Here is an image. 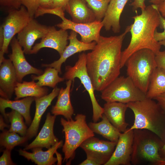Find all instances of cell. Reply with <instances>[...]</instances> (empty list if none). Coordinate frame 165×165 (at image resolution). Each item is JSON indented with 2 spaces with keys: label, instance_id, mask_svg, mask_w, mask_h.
I'll list each match as a JSON object with an SVG mask.
<instances>
[{
  "label": "cell",
  "instance_id": "8d00e7d4",
  "mask_svg": "<svg viewBox=\"0 0 165 165\" xmlns=\"http://www.w3.org/2000/svg\"><path fill=\"white\" fill-rule=\"evenodd\" d=\"M11 150L6 148L3 152V154L0 158V165H15L11 158Z\"/></svg>",
  "mask_w": 165,
  "mask_h": 165
},
{
  "label": "cell",
  "instance_id": "4fadbf2b",
  "mask_svg": "<svg viewBox=\"0 0 165 165\" xmlns=\"http://www.w3.org/2000/svg\"><path fill=\"white\" fill-rule=\"evenodd\" d=\"M134 130L121 133L113 153L105 165H130L132 152Z\"/></svg>",
  "mask_w": 165,
  "mask_h": 165
},
{
  "label": "cell",
  "instance_id": "9c48e42d",
  "mask_svg": "<svg viewBox=\"0 0 165 165\" xmlns=\"http://www.w3.org/2000/svg\"><path fill=\"white\" fill-rule=\"evenodd\" d=\"M64 76L65 79L72 81L75 78H78L87 91L92 106V119L93 122H97L101 118L104 109L98 103L95 96V90L86 68V54L83 53L79 54L75 65L66 66Z\"/></svg>",
  "mask_w": 165,
  "mask_h": 165
},
{
  "label": "cell",
  "instance_id": "cb8c5ba5",
  "mask_svg": "<svg viewBox=\"0 0 165 165\" xmlns=\"http://www.w3.org/2000/svg\"><path fill=\"white\" fill-rule=\"evenodd\" d=\"M84 0H70L65 10L72 21L76 23H87L96 20L94 14Z\"/></svg>",
  "mask_w": 165,
  "mask_h": 165
},
{
  "label": "cell",
  "instance_id": "7c38bea8",
  "mask_svg": "<svg viewBox=\"0 0 165 165\" xmlns=\"http://www.w3.org/2000/svg\"><path fill=\"white\" fill-rule=\"evenodd\" d=\"M53 26L41 24L32 18L18 34L17 39L26 54H30L32 46L38 39H42L52 29Z\"/></svg>",
  "mask_w": 165,
  "mask_h": 165
},
{
  "label": "cell",
  "instance_id": "8992f818",
  "mask_svg": "<svg viewBox=\"0 0 165 165\" xmlns=\"http://www.w3.org/2000/svg\"><path fill=\"white\" fill-rule=\"evenodd\" d=\"M86 115L77 114L74 120L61 118V123L65 135V142L62 146L64 154L63 162L70 164L75 156V151L88 138L94 136L86 120Z\"/></svg>",
  "mask_w": 165,
  "mask_h": 165
},
{
  "label": "cell",
  "instance_id": "7402d4cb",
  "mask_svg": "<svg viewBox=\"0 0 165 165\" xmlns=\"http://www.w3.org/2000/svg\"><path fill=\"white\" fill-rule=\"evenodd\" d=\"M129 0H111L102 20L103 27L107 31L112 29L114 33L120 30V19L124 7Z\"/></svg>",
  "mask_w": 165,
  "mask_h": 165
},
{
  "label": "cell",
  "instance_id": "f546056e",
  "mask_svg": "<svg viewBox=\"0 0 165 165\" xmlns=\"http://www.w3.org/2000/svg\"><path fill=\"white\" fill-rule=\"evenodd\" d=\"M17 134L4 130L0 134L1 146L12 150L15 147L24 143L28 140L26 136H20Z\"/></svg>",
  "mask_w": 165,
  "mask_h": 165
},
{
  "label": "cell",
  "instance_id": "ac0fdd59",
  "mask_svg": "<svg viewBox=\"0 0 165 165\" xmlns=\"http://www.w3.org/2000/svg\"><path fill=\"white\" fill-rule=\"evenodd\" d=\"M0 65V95L2 97L10 99L18 82L16 73L9 59L5 58Z\"/></svg>",
  "mask_w": 165,
  "mask_h": 165
},
{
  "label": "cell",
  "instance_id": "f1b7e54d",
  "mask_svg": "<svg viewBox=\"0 0 165 165\" xmlns=\"http://www.w3.org/2000/svg\"><path fill=\"white\" fill-rule=\"evenodd\" d=\"M59 73L55 68L47 67L42 74L38 76L32 75L31 77L32 80H38L36 83L40 86H48L54 88L58 83L65 79L59 76Z\"/></svg>",
  "mask_w": 165,
  "mask_h": 165
},
{
  "label": "cell",
  "instance_id": "d6986e66",
  "mask_svg": "<svg viewBox=\"0 0 165 165\" xmlns=\"http://www.w3.org/2000/svg\"><path fill=\"white\" fill-rule=\"evenodd\" d=\"M60 90L55 87L49 94L40 97L35 98L36 109L35 116L25 135L28 139L37 134L42 116L53 100L58 96Z\"/></svg>",
  "mask_w": 165,
  "mask_h": 165
},
{
  "label": "cell",
  "instance_id": "bcb514c9",
  "mask_svg": "<svg viewBox=\"0 0 165 165\" xmlns=\"http://www.w3.org/2000/svg\"><path fill=\"white\" fill-rule=\"evenodd\" d=\"M159 43L160 45H161V46H164L165 48V40L159 42ZM164 51H165V49Z\"/></svg>",
  "mask_w": 165,
  "mask_h": 165
},
{
  "label": "cell",
  "instance_id": "3957f363",
  "mask_svg": "<svg viewBox=\"0 0 165 165\" xmlns=\"http://www.w3.org/2000/svg\"><path fill=\"white\" fill-rule=\"evenodd\" d=\"M152 99L146 97L127 104L134 116V124L129 129L149 130L157 135L165 144V113Z\"/></svg>",
  "mask_w": 165,
  "mask_h": 165
},
{
  "label": "cell",
  "instance_id": "60d3db41",
  "mask_svg": "<svg viewBox=\"0 0 165 165\" xmlns=\"http://www.w3.org/2000/svg\"><path fill=\"white\" fill-rule=\"evenodd\" d=\"M154 99L156 100L158 105L165 113V93L157 96Z\"/></svg>",
  "mask_w": 165,
  "mask_h": 165
},
{
  "label": "cell",
  "instance_id": "f6af8a7d",
  "mask_svg": "<svg viewBox=\"0 0 165 165\" xmlns=\"http://www.w3.org/2000/svg\"><path fill=\"white\" fill-rule=\"evenodd\" d=\"M160 153L161 157L165 159V143L160 149Z\"/></svg>",
  "mask_w": 165,
  "mask_h": 165
},
{
  "label": "cell",
  "instance_id": "277c9868",
  "mask_svg": "<svg viewBox=\"0 0 165 165\" xmlns=\"http://www.w3.org/2000/svg\"><path fill=\"white\" fill-rule=\"evenodd\" d=\"M133 130L131 163L165 165V159L160 153V149L164 144L161 139L155 134L147 130Z\"/></svg>",
  "mask_w": 165,
  "mask_h": 165
},
{
  "label": "cell",
  "instance_id": "836d02e7",
  "mask_svg": "<svg viewBox=\"0 0 165 165\" xmlns=\"http://www.w3.org/2000/svg\"><path fill=\"white\" fill-rule=\"evenodd\" d=\"M22 5L27 9L30 16L34 18L39 7L40 0H20Z\"/></svg>",
  "mask_w": 165,
  "mask_h": 165
},
{
  "label": "cell",
  "instance_id": "e0dca14e",
  "mask_svg": "<svg viewBox=\"0 0 165 165\" xmlns=\"http://www.w3.org/2000/svg\"><path fill=\"white\" fill-rule=\"evenodd\" d=\"M56 116L51 115L49 112L47 114L45 123L38 134L32 142L25 146L24 150L36 147L45 148L48 149L59 141L53 132Z\"/></svg>",
  "mask_w": 165,
  "mask_h": 165
},
{
  "label": "cell",
  "instance_id": "b9f144b4",
  "mask_svg": "<svg viewBox=\"0 0 165 165\" xmlns=\"http://www.w3.org/2000/svg\"><path fill=\"white\" fill-rule=\"evenodd\" d=\"M53 0H40L39 7L45 8H52V7Z\"/></svg>",
  "mask_w": 165,
  "mask_h": 165
},
{
  "label": "cell",
  "instance_id": "d4e9b609",
  "mask_svg": "<svg viewBox=\"0 0 165 165\" xmlns=\"http://www.w3.org/2000/svg\"><path fill=\"white\" fill-rule=\"evenodd\" d=\"M72 82L71 80H68L66 82V88H61L60 89L56 103L52 106L51 110L53 115L62 116L67 120L72 119L74 113L70 96Z\"/></svg>",
  "mask_w": 165,
  "mask_h": 165
},
{
  "label": "cell",
  "instance_id": "44dd1931",
  "mask_svg": "<svg viewBox=\"0 0 165 165\" xmlns=\"http://www.w3.org/2000/svg\"><path fill=\"white\" fill-rule=\"evenodd\" d=\"M103 114L121 133L125 131L128 124L125 121V115L128 108L127 104L119 102H106L104 105Z\"/></svg>",
  "mask_w": 165,
  "mask_h": 165
},
{
  "label": "cell",
  "instance_id": "9a60e30c",
  "mask_svg": "<svg viewBox=\"0 0 165 165\" xmlns=\"http://www.w3.org/2000/svg\"><path fill=\"white\" fill-rule=\"evenodd\" d=\"M68 37L67 30H57L53 26L40 42L32 47L30 54H35L42 48L47 47L56 50L61 56L67 46Z\"/></svg>",
  "mask_w": 165,
  "mask_h": 165
},
{
  "label": "cell",
  "instance_id": "52a82bcc",
  "mask_svg": "<svg viewBox=\"0 0 165 165\" xmlns=\"http://www.w3.org/2000/svg\"><path fill=\"white\" fill-rule=\"evenodd\" d=\"M101 92V98L106 102L127 104L146 97V94L138 88L128 76H119Z\"/></svg>",
  "mask_w": 165,
  "mask_h": 165
},
{
  "label": "cell",
  "instance_id": "1f68e13d",
  "mask_svg": "<svg viewBox=\"0 0 165 165\" xmlns=\"http://www.w3.org/2000/svg\"><path fill=\"white\" fill-rule=\"evenodd\" d=\"M93 12L96 20L102 21L111 0H84Z\"/></svg>",
  "mask_w": 165,
  "mask_h": 165
},
{
  "label": "cell",
  "instance_id": "4316f807",
  "mask_svg": "<svg viewBox=\"0 0 165 165\" xmlns=\"http://www.w3.org/2000/svg\"><path fill=\"white\" fill-rule=\"evenodd\" d=\"M14 91L15 100L28 97L38 98L47 94L48 89L38 86L34 80L31 82H17Z\"/></svg>",
  "mask_w": 165,
  "mask_h": 165
},
{
  "label": "cell",
  "instance_id": "e575fe53",
  "mask_svg": "<svg viewBox=\"0 0 165 165\" xmlns=\"http://www.w3.org/2000/svg\"><path fill=\"white\" fill-rule=\"evenodd\" d=\"M158 13L160 21V28L161 29H164V31L162 32H158L157 29L155 32L154 38L156 41L159 42L165 40V18L161 15L159 11Z\"/></svg>",
  "mask_w": 165,
  "mask_h": 165
},
{
  "label": "cell",
  "instance_id": "74e56055",
  "mask_svg": "<svg viewBox=\"0 0 165 165\" xmlns=\"http://www.w3.org/2000/svg\"><path fill=\"white\" fill-rule=\"evenodd\" d=\"M0 4L1 6L10 9H19L22 5L20 0H0Z\"/></svg>",
  "mask_w": 165,
  "mask_h": 165
},
{
  "label": "cell",
  "instance_id": "5bb4252c",
  "mask_svg": "<svg viewBox=\"0 0 165 165\" xmlns=\"http://www.w3.org/2000/svg\"><path fill=\"white\" fill-rule=\"evenodd\" d=\"M10 43L12 52L9 57L15 68L18 82H22L23 78L28 75L34 74L40 75L43 73L42 70L33 67L27 61L22 47L15 36Z\"/></svg>",
  "mask_w": 165,
  "mask_h": 165
},
{
  "label": "cell",
  "instance_id": "5b68a950",
  "mask_svg": "<svg viewBox=\"0 0 165 165\" xmlns=\"http://www.w3.org/2000/svg\"><path fill=\"white\" fill-rule=\"evenodd\" d=\"M155 56L151 50L143 49L133 53L125 64L127 76L146 95L152 75L157 67Z\"/></svg>",
  "mask_w": 165,
  "mask_h": 165
},
{
  "label": "cell",
  "instance_id": "ba28073f",
  "mask_svg": "<svg viewBox=\"0 0 165 165\" xmlns=\"http://www.w3.org/2000/svg\"><path fill=\"white\" fill-rule=\"evenodd\" d=\"M32 18L27 9L22 5L18 9H10L0 27V43H3L0 49V64L5 59L4 56L8 53V46L16 34L28 24Z\"/></svg>",
  "mask_w": 165,
  "mask_h": 165
},
{
  "label": "cell",
  "instance_id": "8fae6325",
  "mask_svg": "<svg viewBox=\"0 0 165 165\" xmlns=\"http://www.w3.org/2000/svg\"><path fill=\"white\" fill-rule=\"evenodd\" d=\"M62 21L57 26L64 30L70 29L79 34L81 41L85 43L93 41L97 42L101 36L100 32L103 25L102 21H95L87 23H76L63 16Z\"/></svg>",
  "mask_w": 165,
  "mask_h": 165
},
{
  "label": "cell",
  "instance_id": "7bdbcfd3",
  "mask_svg": "<svg viewBox=\"0 0 165 165\" xmlns=\"http://www.w3.org/2000/svg\"><path fill=\"white\" fill-rule=\"evenodd\" d=\"M156 6L158 10L161 15L165 17V0H164L160 4Z\"/></svg>",
  "mask_w": 165,
  "mask_h": 165
},
{
  "label": "cell",
  "instance_id": "6da1fadb",
  "mask_svg": "<svg viewBox=\"0 0 165 165\" xmlns=\"http://www.w3.org/2000/svg\"><path fill=\"white\" fill-rule=\"evenodd\" d=\"M131 25L117 36L101 35L92 51L86 54V67L95 90L101 91L119 76L123 42Z\"/></svg>",
  "mask_w": 165,
  "mask_h": 165
},
{
  "label": "cell",
  "instance_id": "4dcf8cb0",
  "mask_svg": "<svg viewBox=\"0 0 165 165\" xmlns=\"http://www.w3.org/2000/svg\"><path fill=\"white\" fill-rule=\"evenodd\" d=\"M6 115L11 124L9 131L19 134L22 136H25L28 129L24 122L23 116L13 110L6 113Z\"/></svg>",
  "mask_w": 165,
  "mask_h": 165
},
{
  "label": "cell",
  "instance_id": "2e32d148",
  "mask_svg": "<svg viewBox=\"0 0 165 165\" xmlns=\"http://www.w3.org/2000/svg\"><path fill=\"white\" fill-rule=\"evenodd\" d=\"M69 45L67 46L60 57L58 60L49 64H43L42 66L54 68L61 73L62 64L67 59L74 54L86 50H93L96 44L93 41L90 43H85L80 41L77 38V33L72 30L68 37Z\"/></svg>",
  "mask_w": 165,
  "mask_h": 165
},
{
  "label": "cell",
  "instance_id": "83f0119b",
  "mask_svg": "<svg viewBox=\"0 0 165 165\" xmlns=\"http://www.w3.org/2000/svg\"><path fill=\"white\" fill-rule=\"evenodd\" d=\"M164 93H165V69L157 67L152 75L146 97L154 99Z\"/></svg>",
  "mask_w": 165,
  "mask_h": 165
},
{
  "label": "cell",
  "instance_id": "ab89813d",
  "mask_svg": "<svg viewBox=\"0 0 165 165\" xmlns=\"http://www.w3.org/2000/svg\"><path fill=\"white\" fill-rule=\"evenodd\" d=\"M70 0H53L52 8H60L64 11Z\"/></svg>",
  "mask_w": 165,
  "mask_h": 165
},
{
  "label": "cell",
  "instance_id": "603a6c76",
  "mask_svg": "<svg viewBox=\"0 0 165 165\" xmlns=\"http://www.w3.org/2000/svg\"><path fill=\"white\" fill-rule=\"evenodd\" d=\"M35 97H25L20 100H10L1 97L0 98V111L6 121H9L5 110L9 108L20 113L24 118L26 124L30 125L32 122L30 114V108Z\"/></svg>",
  "mask_w": 165,
  "mask_h": 165
},
{
  "label": "cell",
  "instance_id": "d590c367",
  "mask_svg": "<svg viewBox=\"0 0 165 165\" xmlns=\"http://www.w3.org/2000/svg\"><path fill=\"white\" fill-rule=\"evenodd\" d=\"M145 0H134L130 5L132 6L134 10H136L138 8L141 10L144 9L146 8L145 1ZM164 0H150L149 1L154 5H158Z\"/></svg>",
  "mask_w": 165,
  "mask_h": 165
},
{
  "label": "cell",
  "instance_id": "ee69618b",
  "mask_svg": "<svg viewBox=\"0 0 165 165\" xmlns=\"http://www.w3.org/2000/svg\"><path fill=\"white\" fill-rule=\"evenodd\" d=\"M9 127V126L6 124L4 121L3 118L2 116L0 115V129L2 131L4 130V128L6 127Z\"/></svg>",
  "mask_w": 165,
  "mask_h": 165
},
{
  "label": "cell",
  "instance_id": "7a4b0ae2",
  "mask_svg": "<svg viewBox=\"0 0 165 165\" xmlns=\"http://www.w3.org/2000/svg\"><path fill=\"white\" fill-rule=\"evenodd\" d=\"M141 11V14L132 17L134 22L131 24L130 31V41L127 48L122 52L121 68L125 65L128 58L139 50L149 49L155 54L160 51L161 46L154 37L155 32L160 24L157 6L152 4Z\"/></svg>",
  "mask_w": 165,
  "mask_h": 165
},
{
  "label": "cell",
  "instance_id": "f35d334b",
  "mask_svg": "<svg viewBox=\"0 0 165 165\" xmlns=\"http://www.w3.org/2000/svg\"><path fill=\"white\" fill-rule=\"evenodd\" d=\"M157 67L165 69V51H160L155 56Z\"/></svg>",
  "mask_w": 165,
  "mask_h": 165
},
{
  "label": "cell",
  "instance_id": "ffe728a7",
  "mask_svg": "<svg viewBox=\"0 0 165 165\" xmlns=\"http://www.w3.org/2000/svg\"><path fill=\"white\" fill-rule=\"evenodd\" d=\"M63 145V141L61 140L46 151L42 150V148L36 147L32 149L31 152L21 149L18 150V152L19 155L38 165H54L57 160L54 156V154Z\"/></svg>",
  "mask_w": 165,
  "mask_h": 165
},
{
  "label": "cell",
  "instance_id": "d6a6232c",
  "mask_svg": "<svg viewBox=\"0 0 165 165\" xmlns=\"http://www.w3.org/2000/svg\"><path fill=\"white\" fill-rule=\"evenodd\" d=\"M64 11L62 9L60 8H45L39 7L35 13L34 17H37L45 14H49L55 15L61 18L64 16Z\"/></svg>",
  "mask_w": 165,
  "mask_h": 165
},
{
  "label": "cell",
  "instance_id": "484cf974",
  "mask_svg": "<svg viewBox=\"0 0 165 165\" xmlns=\"http://www.w3.org/2000/svg\"><path fill=\"white\" fill-rule=\"evenodd\" d=\"M99 122L89 123L88 125L94 133L101 135L109 141L117 142L121 132L115 127L103 114Z\"/></svg>",
  "mask_w": 165,
  "mask_h": 165
},
{
  "label": "cell",
  "instance_id": "30bf717a",
  "mask_svg": "<svg viewBox=\"0 0 165 165\" xmlns=\"http://www.w3.org/2000/svg\"><path fill=\"white\" fill-rule=\"evenodd\" d=\"M117 143L94 136L88 138L79 147L86 153V158L79 165H105L112 156Z\"/></svg>",
  "mask_w": 165,
  "mask_h": 165
}]
</instances>
